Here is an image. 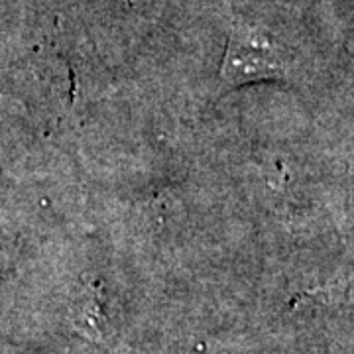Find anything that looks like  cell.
<instances>
[{
	"label": "cell",
	"instance_id": "1",
	"mask_svg": "<svg viewBox=\"0 0 354 354\" xmlns=\"http://www.w3.org/2000/svg\"><path fill=\"white\" fill-rule=\"evenodd\" d=\"M286 73V64L276 46L254 30H234L228 41L221 77L227 85H244L258 79Z\"/></svg>",
	"mask_w": 354,
	"mask_h": 354
}]
</instances>
